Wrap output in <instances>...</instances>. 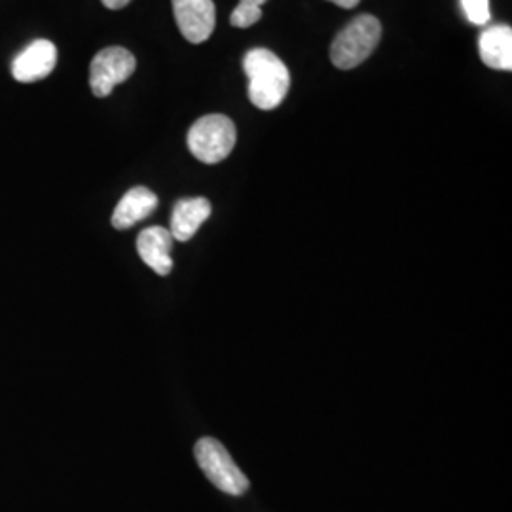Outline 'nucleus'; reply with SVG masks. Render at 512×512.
I'll use <instances>...</instances> for the list:
<instances>
[{
	"label": "nucleus",
	"instance_id": "obj_1",
	"mask_svg": "<svg viewBox=\"0 0 512 512\" xmlns=\"http://www.w3.org/2000/svg\"><path fill=\"white\" fill-rule=\"evenodd\" d=\"M243 71L249 80V99L256 109L274 110L291 88L287 65L266 48H253L243 57Z\"/></svg>",
	"mask_w": 512,
	"mask_h": 512
},
{
	"label": "nucleus",
	"instance_id": "obj_2",
	"mask_svg": "<svg viewBox=\"0 0 512 512\" xmlns=\"http://www.w3.org/2000/svg\"><path fill=\"white\" fill-rule=\"evenodd\" d=\"M380 38H382L380 19L370 14L357 16L334 38L330 46L332 65L342 71L359 67L376 50V46L380 44Z\"/></svg>",
	"mask_w": 512,
	"mask_h": 512
},
{
	"label": "nucleus",
	"instance_id": "obj_3",
	"mask_svg": "<svg viewBox=\"0 0 512 512\" xmlns=\"http://www.w3.org/2000/svg\"><path fill=\"white\" fill-rule=\"evenodd\" d=\"M236 126L224 114H207L192 124L186 143L194 158L207 165L219 164L236 147Z\"/></svg>",
	"mask_w": 512,
	"mask_h": 512
},
{
	"label": "nucleus",
	"instance_id": "obj_4",
	"mask_svg": "<svg viewBox=\"0 0 512 512\" xmlns=\"http://www.w3.org/2000/svg\"><path fill=\"white\" fill-rule=\"evenodd\" d=\"M194 456L205 476L228 495H243L249 490V480L236 465V461L222 446V442L205 437L196 442Z\"/></svg>",
	"mask_w": 512,
	"mask_h": 512
},
{
	"label": "nucleus",
	"instance_id": "obj_5",
	"mask_svg": "<svg viewBox=\"0 0 512 512\" xmlns=\"http://www.w3.org/2000/svg\"><path fill=\"white\" fill-rule=\"evenodd\" d=\"M137 59L122 46H110L95 55L90 65V88L95 97H107L135 73Z\"/></svg>",
	"mask_w": 512,
	"mask_h": 512
},
{
	"label": "nucleus",
	"instance_id": "obj_6",
	"mask_svg": "<svg viewBox=\"0 0 512 512\" xmlns=\"http://www.w3.org/2000/svg\"><path fill=\"white\" fill-rule=\"evenodd\" d=\"M179 31L190 44H202L213 35L217 10L213 0H171Z\"/></svg>",
	"mask_w": 512,
	"mask_h": 512
},
{
	"label": "nucleus",
	"instance_id": "obj_7",
	"mask_svg": "<svg viewBox=\"0 0 512 512\" xmlns=\"http://www.w3.org/2000/svg\"><path fill=\"white\" fill-rule=\"evenodd\" d=\"M57 65V48L54 42L38 38L23 52H19L12 63V76L21 84H31L50 76Z\"/></svg>",
	"mask_w": 512,
	"mask_h": 512
},
{
	"label": "nucleus",
	"instance_id": "obj_8",
	"mask_svg": "<svg viewBox=\"0 0 512 512\" xmlns=\"http://www.w3.org/2000/svg\"><path fill=\"white\" fill-rule=\"evenodd\" d=\"M171 247L173 236L162 226H150L137 236V253L148 268L158 275H169L173 270Z\"/></svg>",
	"mask_w": 512,
	"mask_h": 512
},
{
	"label": "nucleus",
	"instance_id": "obj_9",
	"mask_svg": "<svg viewBox=\"0 0 512 512\" xmlns=\"http://www.w3.org/2000/svg\"><path fill=\"white\" fill-rule=\"evenodd\" d=\"M158 207V196L147 186H135L128 190L112 213V226L116 230H128L137 222L147 219Z\"/></svg>",
	"mask_w": 512,
	"mask_h": 512
},
{
	"label": "nucleus",
	"instance_id": "obj_10",
	"mask_svg": "<svg viewBox=\"0 0 512 512\" xmlns=\"http://www.w3.org/2000/svg\"><path fill=\"white\" fill-rule=\"evenodd\" d=\"M480 59L495 71H512V29L509 25H494L484 29L478 40Z\"/></svg>",
	"mask_w": 512,
	"mask_h": 512
},
{
	"label": "nucleus",
	"instance_id": "obj_11",
	"mask_svg": "<svg viewBox=\"0 0 512 512\" xmlns=\"http://www.w3.org/2000/svg\"><path fill=\"white\" fill-rule=\"evenodd\" d=\"M211 215V203L205 198L179 200L171 215V236L177 241H190Z\"/></svg>",
	"mask_w": 512,
	"mask_h": 512
},
{
	"label": "nucleus",
	"instance_id": "obj_12",
	"mask_svg": "<svg viewBox=\"0 0 512 512\" xmlns=\"http://www.w3.org/2000/svg\"><path fill=\"white\" fill-rule=\"evenodd\" d=\"M461 8L465 12V18L469 23L484 27L490 23L492 14H490V0H461Z\"/></svg>",
	"mask_w": 512,
	"mask_h": 512
},
{
	"label": "nucleus",
	"instance_id": "obj_13",
	"mask_svg": "<svg viewBox=\"0 0 512 512\" xmlns=\"http://www.w3.org/2000/svg\"><path fill=\"white\" fill-rule=\"evenodd\" d=\"M262 18V8L258 6H249V4H241L234 8L232 16H230V23L238 29H247L251 25H255Z\"/></svg>",
	"mask_w": 512,
	"mask_h": 512
},
{
	"label": "nucleus",
	"instance_id": "obj_14",
	"mask_svg": "<svg viewBox=\"0 0 512 512\" xmlns=\"http://www.w3.org/2000/svg\"><path fill=\"white\" fill-rule=\"evenodd\" d=\"M103 4H105V8H109V10H122V8H126L131 0H101Z\"/></svg>",
	"mask_w": 512,
	"mask_h": 512
},
{
	"label": "nucleus",
	"instance_id": "obj_15",
	"mask_svg": "<svg viewBox=\"0 0 512 512\" xmlns=\"http://www.w3.org/2000/svg\"><path fill=\"white\" fill-rule=\"evenodd\" d=\"M329 2L340 6V8H344V10H353L361 0H329Z\"/></svg>",
	"mask_w": 512,
	"mask_h": 512
},
{
	"label": "nucleus",
	"instance_id": "obj_16",
	"mask_svg": "<svg viewBox=\"0 0 512 512\" xmlns=\"http://www.w3.org/2000/svg\"><path fill=\"white\" fill-rule=\"evenodd\" d=\"M241 4H249V6H258V8H262L268 0H239Z\"/></svg>",
	"mask_w": 512,
	"mask_h": 512
}]
</instances>
